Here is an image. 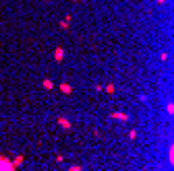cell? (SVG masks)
Wrapping results in <instances>:
<instances>
[{
  "instance_id": "cell-6",
  "label": "cell",
  "mask_w": 174,
  "mask_h": 171,
  "mask_svg": "<svg viewBox=\"0 0 174 171\" xmlns=\"http://www.w3.org/2000/svg\"><path fill=\"white\" fill-rule=\"evenodd\" d=\"M42 87H44L46 91H50V89L54 87V82H52V80H50V79H44V80H42Z\"/></svg>"
},
{
  "instance_id": "cell-9",
  "label": "cell",
  "mask_w": 174,
  "mask_h": 171,
  "mask_svg": "<svg viewBox=\"0 0 174 171\" xmlns=\"http://www.w3.org/2000/svg\"><path fill=\"white\" fill-rule=\"evenodd\" d=\"M21 163H23V155H19V157H17V159L12 161V165H15V167H19V165H21Z\"/></svg>"
},
{
  "instance_id": "cell-3",
  "label": "cell",
  "mask_w": 174,
  "mask_h": 171,
  "mask_svg": "<svg viewBox=\"0 0 174 171\" xmlns=\"http://www.w3.org/2000/svg\"><path fill=\"white\" fill-rule=\"evenodd\" d=\"M62 58H64V50H62V47H56V50H54V60H56V62H62Z\"/></svg>"
},
{
  "instance_id": "cell-14",
  "label": "cell",
  "mask_w": 174,
  "mask_h": 171,
  "mask_svg": "<svg viewBox=\"0 0 174 171\" xmlns=\"http://www.w3.org/2000/svg\"><path fill=\"white\" fill-rule=\"evenodd\" d=\"M44 2H50V0H44Z\"/></svg>"
},
{
  "instance_id": "cell-15",
  "label": "cell",
  "mask_w": 174,
  "mask_h": 171,
  "mask_svg": "<svg viewBox=\"0 0 174 171\" xmlns=\"http://www.w3.org/2000/svg\"><path fill=\"white\" fill-rule=\"evenodd\" d=\"M75 2H79V0H75Z\"/></svg>"
},
{
  "instance_id": "cell-8",
  "label": "cell",
  "mask_w": 174,
  "mask_h": 171,
  "mask_svg": "<svg viewBox=\"0 0 174 171\" xmlns=\"http://www.w3.org/2000/svg\"><path fill=\"white\" fill-rule=\"evenodd\" d=\"M104 91L108 93V95H114V91H116V87H114V85H106V87H104Z\"/></svg>"
},
{
  "instance_id": "cell-11",
  "label": "cell",
  "mask_w": 174,
  "mask_h": 171,
  "mask_svg": "<svg viewBox=\"0 0 174 171\" xmlns=\"http://www.w3.org/2000/svg\"><path fill=\"white\" fill-rule=\"evenodd\" d=\"M128 138H131V140H135V138H137V132H135V130H131V132H128Z\"/></svg>"
},
{
  "instance_id": "cell-13",
  "label": "cell",
  "mask_w": 174,
  "mask_h": 171,
  "mask_svg": "<svg viewBox=\"0 0 174 171\" xmlns=\"http://www.w3.org/2000/svg\"><path fill=\"white\" fill-rule=\"evenodd\" d=\"M158 4H160V6H162V4H166V0H158Z\"/></svg>"
},
{
  "instance_id": "cell-4",
  "label": "cell",
  "mask_w": 174,
  "mask_h": 171,
  "mask_svg": "<svg viewBox=\"0 0 174 171\" xmlns=\"http://www.w3.org/2000/svg\"><path fill=\"white\" fill-rule=\"evenodd\" d=\"M112 118H114V120H118V122H127V120H128V115L122 114V111H114V114H112Z\"/></svg>"
},
{
  "instance_id": "cell-2",
  "label": "cell",
  "mask_w": 174,
  "mask_h": 171,
  "mask_svg": "<svg viewBox=\"0 0 174 171\" xmlns=\"http://www.w3.org/2000/svg\"><path fill=\"white\" fill-rule=\"evenodd\" d=\"M58 126H60V128H64V130H70V122L67 120V118H62V115L58 118Z\"/></svg>"
},
{
  "instance_id": "cell-10",
  "label": "cell",
  "mask_w": 174,
  "mask_h": 171,
  "mask_svg": "<svg viewBox=\"0 0 174 171\" xmlns=\"http://www.w3.org/2000/svg\"><path fill=\"white\" fill-rule=\"evenodd\" d=\"M166 111H168V114H172V111H174V105H172V103H168V105H166Z\"/></svg>"
},
{
  "instance_id": "cell-5",
  "label": "cell",
  "mask_w": 174,
  "mask_h": 171,
  "mask_svg": "<svg viewBox=\"0 0 174 171\" xmlns=\"http://www.w3.org/2000/svg\"><path fill=\"white\" fill-rule=\"evenodd\" d=\"M58 87H60V91L64 93V95H70V93H73V87H70L69 82H62V85H58Z\"/></svg>"
},
{
  "instance_id": "cell-12",
  "label": "cell",
  "mask_w": 174,
  "mask_h": 171,
  "mask_svg": "<svg viewBox=\"0 0 174 171\" xmlns=\"http://www.w3.org/2000/svg\"><path fill=\"white\" fill-rule=\"evenodd\" d=\"M69 169H70V171H81L83 167H79V165H73V167H69Z\"/></svg>"
},
{
  "instance_id": "cell-7",
  "label": "cell",
  "mask_w": 174,
  "mask_h": 171,
  "mask_svg": "<svg viewBox=\"0 0 174 171\" xmlns=\"http://www.w3.org/2000/svg\"><path fill=\"white\" fill-rule=\"evenodd\" d=\"M69 25H70V17H64V21H60V29H69Z\"/></svg>"
},
{
  "instance_id": "cell-1",
  "label": "cell",
  "mask_w": 174,
  "mask_h": 171,
  "mask_svg": "<svg viewBox=\"0 0 174 171\" xmlns=\"http://www.w3.org/2000/svg\"><path fill=\"white\" fill-rule=\"evenodd\" d=\"M15 169H17V167L12 165V161L0 155V171H15Z\"/></svg>"
}]
</instances>
